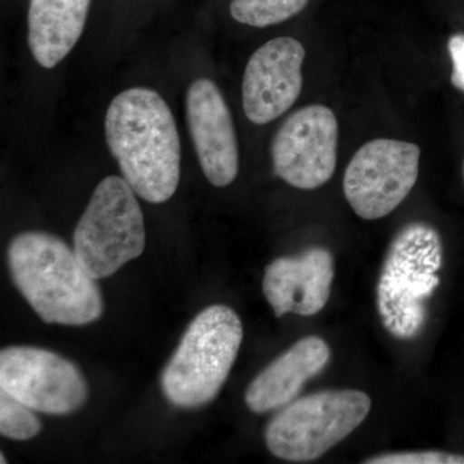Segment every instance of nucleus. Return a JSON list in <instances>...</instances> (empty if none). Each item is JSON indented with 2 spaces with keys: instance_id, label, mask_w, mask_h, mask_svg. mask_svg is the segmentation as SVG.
I'll return each mask as SVG.
<instances>
[{
  "instance_id": "8",
  "label": "nucleus",
  "mask_w": 464,
  "mask_h": 464,
  "mask_svg": "<svg viewBox=\"0 0 464 464\" xmlns=\"http://www.w3.org/2000/svg\"><path fill=\"white\" fill-rule=\"evenodd\" d=\"M0 390L41 413L65 415L87 401L81 369L48 350L7 347L0 353Z\"/></svg>"
},
{
  "instance_id": "1",
  "label": "nucleus",
  "mask_w": 464,
  "mask_h": 464,
  "mask_svg": "<svg viewBox=\"0 0 464 464\" xmlns=\"http://www.w3.org/2000/svg\"><path fill=\"white\" fill-rule=\"evenodd\" d=\"M106 141L125 181L150 203L169 200L179 188L181 143L172 111L157 92L130 88L110 103Z\"/></svg>"
},
{
  "instance_id": "10",
  "label": "nucleus",
  "mask_w": 464,
  "mask_h": 464,
  "mask_svg": "<svg viewBox=\"0 0 464 464\" xmlns=\"http://www.w3.org/2000/svg\"><path fill=\"white\" fill-rule=\"evenodd\" d=\"M304 45L289 36L273 39L252 54L243 78V106L255 124H267L288 111L302 91Z\"/></svg>"
},
{
  "instance_id": "2",
  "label": "nucleus",
  "mask_w": 464,
  "mask_h": 464,
  "mask_svg": "<svg viewBox=\"0 0 464 464\" xmlns=\"http://www.w3.org/2000/svg\"><path fill=\"white\" fill-rule=\"evenodd\" d=\"M7 259L14 285L43 322L85 325L102 315L96 279L60 237L23 232L9 244Z\"/></svg>"
},
{
  "instance_id": "7",
  "label": "nucleus",
  "mask_w": 464,
  "mask_h": 464,
  "mask_svg": "<svg viewBox=\"0 0 464 464\" xmlns=\"http://www.w3.org/2000/svg\"><path fill=\"white\" fill-rule=\"evenodd\" d=\"M415 143L377 139L357 150L343 179L344 197L360 218H383L413 190L420 173Z\"/></svg>"
},
{
  "instance_id": "14",
  "label": "nucleus",
  "mask_w": 464,
  "mask_h": 464,
  "mask_svg": "<svg viewBox=\"0 0 464 464\" xmlns=\"http://www.w3.org/2000/svg\"><path fill=\"white\" fill-rule=\"evenodd\" d=\"M91 0H30L29 45L34 58L53 69L83 34Z\"/></svg>"
},
{
  "instance_id": "20",
  "label": "nucleus",
  "mask_w": 464,
  "mask_h": 464,
  "mask_svg": "<svg viewBox=\"0 0 464 464\" xmlns=\"http://www.w3.org/2000/svg\"><path fill=\"white\" fill-rule=\"evenodd\" d=\"M463 174H464V166H463Z\"/></svg>"
},
{
  "instance_id": "4",
  "label": "nucleus",
  "mask_w": 464,
  "mask_h": 464,
  "mask_svg": "<svg viewBox=\"0 0 464 464\" xmlns=\"http://www.w3.org/2000/svg\"><path fill=\"white\" fill-rule=\"evenodd\" d=\"M243 334V324L232 308L215 304L201 311L161 373L168 401L182 409L213 401L230 374Z\"/></svg>"
},
{
  "instance_id": "3",
  "label": "nucleus",
  "mask_w": 464,
  "mask_h": 464,
  "mask_svg": "<svg viewBox=\"0 0 464 464\" xmlns=\"http://www.w3.org/2000/svg\"><path fill=\"white\" fill-rule=\"evenodd\" d=\"M441 265V237L433 226L411 222L396 232L377 284L378 314L392 337L408 341L420 334Z\"/></svg>"
},
{
  "instance_id": "5",
  "label": "nucleus",
  "mask_w": 464,
  "mask_h": 464,
  "mask_svg": "<svg viewBox=\"0 0 464 464\" xmlns=\"http://www.w3.org/2000/svg\"><path fill=\"white\" fill-rule=\"evenodd\" d=\"M371 409L372 400L362 391L311 393L280 409L266 427V445L280 459L313 462L355 431Z\"/></svg>"
},
{
  "instance_id": "19",
  "label": "nucleus",
  "mask_w": 464,
  "mask_h": 464,
  "mask_svg": "<svg viewBox=\"0 0 464 464\" xmlns=\"http://www.w3.org/2000/svg\"><path fill=\"white\" fill-rule=\"evenodd\" d=\"M0 459H2V460H0V463H2V464L7 463V459H5V456H3V454H2V457H0Z\"/></svg>"
},
{
  "instance_id": "11",
  "label": "nucleus",
  "mask_w": 464,
  "mask_h": 464,
  "mask_svg": "<svg viewBox=\"0 0 464 464\" xmlns=\"http://www.w3.org/2000/svg\"><path fill=\"white\" fill-rule=\"evenodd\" d=\"M188 130L201 169L217 188H225L239 172V149L230 109L215 82L201 78L186 99Z\"/></svg>"
},
{
  "instance_id": "17",
  "label": "nucleus",
  "mask_w": 464,
  "mask_h": 464,
  "mask_svg": "<svg viewBox=\"0 0 464 464\" xmlns=\"http://www.w3.org/2000/svg\"><path fill=\"white\" fill-rule=\"evenodd\" d=\"M366 464H464V456L445 451H406V453L381 454L362 460Z\"/></svg>"
},
{
  "instance_id": "15",
  "label": "nucleus",
  "mask_w": 464,
  "mask_h": 464,
  "mask_svg": "<svg viewBox=\"0 0 464 464\" xmlns=\"http://www.w3.org/2000/svg\"><path fill=\"white\" fill-rule=\"evenodd\" d=\"M307 3L308 0H232L230 12L237 23L266 27L295 16Z\"/></svg>"
},
{
  "instance_id": "16",
  "label": "nucleus",
  "mask_w": 464,
  "mask_h": 464,
  "mask_svg": "<svg viewBox=\"0 0 464 464\" xmlns=\"http://www.w3.org/2000/svg\"><path fill=\"white\" fill-rule=\"evenodd\" d=\"M33 409L0 390V433L12 440H30L42 431V423Z\"/></svg>"
},
{
  "instance_id": "6",
  "label": "nucleus",
  "mask_w": 464,
  "mask_h": 464,
  "mask_svg": "<svg viewBox=\"0 0 464 464\" xmlns=\"http://www.w3.org/2000/svg\"><path fill=\"white\" fill-rule=\"evenodd\" d=\"M145 221L136 192L121 177H106L92 195L74 232V250L96 280L142 255Z\"/></svg>"
},
{
  "instance_id": "13",
  "label": "nucleus",
  "mask_w": 464,
  "mask_h": 464,
  "mask_svg": "<svg viewBox=\"0 0 464 464\" xmlns=\"http://www.w3.org/2000/svg\"><path fill=\"white\" fill-rule=\"evenodd\" d=\"M329 360L331 348L323 338H302L250 382L246 405L257 414L279 411L298 398L304 384L322 373Z\"/></svg>"
},
{
  "instance_id": "12",
  "label": "nucleus",
  "mask_w": 464,
  "mask_h": 464,
  "mask_svg": "<svg viewBox=\"0 0 464 464\" xmlns=\"http://www.w3.org/2000/svg\"><path fill=\"white\" fill-rule=\"evenodd\" d=\"M334 279L331 250L313 246L295 257L275 259L266 267L265 297L275 315L314 316L328 304Z\"/></svg>"
},
{
  "instance_id": "18",
  "label": "nucleus",
  "mask_w": 464,
  "mask_h": 464,
  "mask_svg": "<svg viewBox=\"0 0 464 464\" xmlns=\"http://www.w3.org/2000/svg\"><path fill=\"white\" fill-rule=\"evenodd\" d=\"M448 48L453 63L451 83L457 90L464 92V34L451 36Z\"/></svg>"
},
{
  "instance_id": "9",
  "label": "nucleus",
  "mask_w": 464,
  "mask_h": 464,
  "mask_svg": "<svg viewBox=\"0 0 464 464\" xmlns=\"http://www.w3.org/2000/svg\"><path fill=\"white\" fill-rule=\"evenodd\" d=\"M338 121L323 105H311L289 116L273 140L274 170L301 190H314L332 179L337 164Z\"/></svg>"
}]
</instances>
